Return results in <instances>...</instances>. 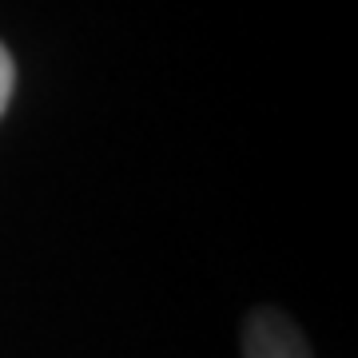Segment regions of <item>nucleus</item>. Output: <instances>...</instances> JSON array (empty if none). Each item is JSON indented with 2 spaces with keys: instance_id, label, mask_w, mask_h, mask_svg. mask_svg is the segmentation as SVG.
Here are the masks:
<instances>
[{
  "instance_id": "obj_1",
  "label": "nucleus",
  "mask_w": 358,
  "mask_h": 358,
  "mask_svg": "<svg viewBox=\"0 0 358 358\" xmlns=\"http://www.w3.org/2000/svg\"><path fill=\"white\" fill-rule=\"evenodd\" d=\"M243 346L247 358H310L291 319L279 310H259L243 334Z\"/></svg>"
},
{
  "instance_id": "obj_2",
  "label": "nucleus",
  "mask_w": 358,
  "mask_h": 358,
  "mask_svg": "<svg viewBox=\"0 0 358 358\" xmlns=\"http://www.w3.org/2000/svg\"><path fill=\"white\" fill-rule=\"evenodd\" d=\"M13 84H16L13 56H8V48H4V44H0V115H4V108H8V100H13Z\"/></svg>"
}]
</instances>
